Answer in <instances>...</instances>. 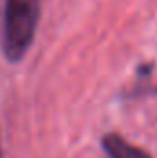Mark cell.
I'll return each mask as SVG.
<instances>
[{
    "mask_svg": "<svg viewBox=\"0 0 157 158\" xmlns=\"http://www.w3.org/2000/svg\"><path fill=\"white\" fill-rule=\"evenodd\" d=\"M41 17V0H4L0 42L7 61L19 63L34 44Z\"/></svg>",
    "mask_w": 157,
    "mask_h": 158,
    "instance_id": "6da1fadb",
    "label": "cell"
},
{
    "mask_svg": "<svg viewBox=\"0 0 157 158\" xmlns=\"http://www.w3.org/2000/svg\"><path fill=\"white\" fill-rule=\"evenodd\" d=\"M102 147L107 158H152L148 151L133 145L117 132H107L102 138Z\"/></svg>",
    "mask_w": 157,
    "mask_h": 158,
    "instance_id": "7a4b0ae2",
    "label": "cell"
},
{
    "mask_svg": "<svg viewBox=\"0 0 157 158\" xmlns=\"http://www.w3.org/2000/svg\"><path fill=\"white\" fill-rule=\"evenodd\" d=\"M0 158H2V145H0Z\"/></svg>",
    "mask_w": 157,
    "mask_h": 158,
    "instance_id": "3957f363",
    "label": "cell"
}]
</instances>
